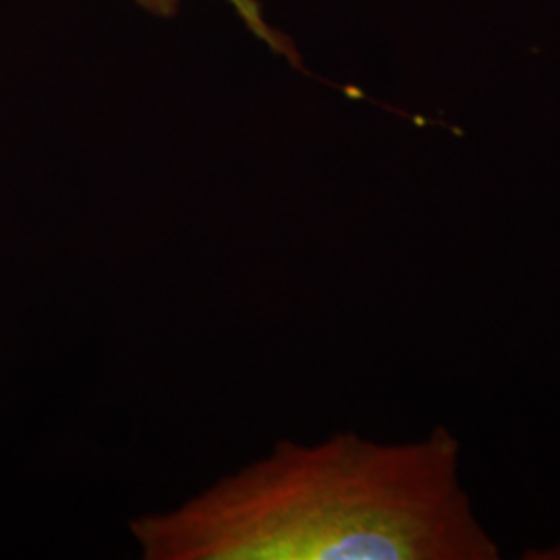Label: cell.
Segmentation results:
<instances>
[{
  "label": "cell",
  "instance_id": "2",
  "mask_svg": "<svg viewBox=\"0 0 560 560\" xmlns=\"http://www.w3.org/2000/svg\"><path fill=\"white\" fill-rule=\"evenodd\" d=\"M140 7H143L148 13L161 20H171L179 11V0H136ZM231 7L241 15L243 23L260 38L266 42L270 48L277 52H284V44L280 42L279 36L268 27V23L261 18L260 4L258 0H229Z\"/></svg>",
  "mask_w": 560,
  "mask_h": 560
},
{
  "label": "cell",
  "instance_id": "1",
  "mask_svg": "<svg viewBox=\"0 0 560 560\" xmlns=\"http://www.w3.org/2000/svg\"><path fill=\"white\" fill-rule=\"evenodd\" d=\"M145 560H494L439 425L400 444L335 434L270 455L129 525Z\"/></svg>",
  "mask_w": 560,
  "mask_h": 560
},
{
  "label": "cell",
  "instance_id": "3",
  "mask_svg": "<svg viewBox=\"0 0 560 560\" xmlns=\"http://www.w3.org/2000/svg\"><path fill=\"white\" fill-rule=\"evenodd\" d=\"M523 557L525 559L560 560V541L550 548H544V550H529Z\"/></svg>",
  "mask_w": 560,
  "mask_h": 560
}]
</instances>
